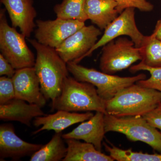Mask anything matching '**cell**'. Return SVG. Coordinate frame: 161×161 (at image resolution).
I'll list each match as a JSON object with an SVG mask.
<instances>
[{
  "label": "cell",
  "instance_id": "cell-1",
  "mask_svg": "<svg viewBox=\"0 0 161 161\" xmlns=\"http://www.w3.org/2000/svg\"><path fill=\"white\" fill-rule=\"evenodd\" d=\"M36 52L34 68L40 88L47 100L52 102L62 92L64 80L69 76L67 63L55 48L41 44L36 40L28 39Z\"/></svg>",
  "mask_w": 161,
  "mask_h": 161
},
{
  "label": "cell",
  "instance_id": "cell-2",
  "mask_svg": "<svg viewBox=\"0 0 161 161\" xmlns=\"http://www.w3.org/2000/svg\"><path fill=\"white\" fill-rule=\"evenodd\" d=\"M161 103V92L135 83L106 101V109L117 117L143 116Z\"/></svg>",
  "mask_w": 161,
  "mask_h": 161
},
{
  "label": "cell",
  "instance_id": "cell-3",
  "mask_svg": "<svg viewBox=\"0 0 161 161\" xmlns=\"http://www.w3.org/2000/svg\"><path fill=\"white\" fill-rule=\"evenodd\" d=\"M52 108L53 111H95L107 114L106 101L98 95L95 86L69 76L64 80L60 96L52 103Z\"/></svg>",
  "mask_w": 161,
  "mask_h": 161
},
{
  "label": "cell",
  "instance_id": "cell-4",
  "mask_svg": "<svg viewBox=\"0 0 161 161\" xmlns=\"http://www.w3.org/2000/svg\"><path fill=\"white\" fill-rule=\"evenodd\" d=\"M67 66L76 80L95 86L98 95L105 101L110 100L125 88L147 78L144 74L133 77H119L88 68L74 62L67 63Z\"/></svg>",
  "mask_w": 161,
  "mask_h": 161
},
{
  "label": "cell",
  "instance_id": "cell-5",
  "mask_svg": "<svg viewBox=\"0 0 161 161\" xmlns=\"http://www.w3.org/2000/svg\"><path fill=\"white\" fill-rule=\"evenodd\" d=\"M106 132H119L132 142H141L161 153V132L148 123L142 116L117 117L104 115Z\"/></svg>",
  "mask_w": 161,
  "mask_h": 161
},
{
  "label": "cell",
  "instance_id": "cell-6",
  "mask_svg": "<svg viewBox=\"0 0 161 161\" xmlns=\"http://www.w3.org/2000/svg\"><path fill=\"white\" fill-rule=\"evenodd\" d=\"M6 9L0 11V50L1 54L16 70L34 67L36 58L29 49L25 37L9 26Z\"/></svg>",
  "mask_w": 161,
  "mask_h": 161
},
{
  "label": "cell",
  "instance_id": "cell-7",
  "mask_svg": "<svg viewBox=\"0 0 161 161\" xmlns=\"http://www.w3.org/2000/svg\"><path fill=\"white\" fill-rule=\"evenodd\" d=\"M141 59L140 48L136 47L131 39L121 36L103 47L99 68L102 72L114 75Z\"/></svg>",
  "mask_w": 161,
  "mask_h": 161
},
{
  "label": "cell",
  "instance_id": "cell-8",
  "mask_svg": "<svg viewBox=\"0 0 161 161\" xmlns=\"http://www.w3.org/2000/svg\"><path fill=\"white\" fill-rule=\"evenodd\" d=\"M135 8L125 9L104 30L102 36L98 40L92 49L86 53L84 58L92 54L96 49L103 47L112 40L120 37H129L136 47L142 46L145 36L137 28L135 20Z\"/></svg>",
  "mask_w": 161,
  "mask_h": 161
},
{
  "label": "cell",
  "instance_id": "cell-9",
  "mask_svg": "<svg viewBox=\"0 0 161 161\" xmlns=\"http://www.w3.org/2000/svg\"><path fill=\"white\" fill-rule=\"evenodd\" d=\"M101 31L93 25H85L55 49L66 63L74 62L78 64L97 43Z\"/></svg>",
  "mask_w": 161,
  "mask_h": 161
},
{
  "label": "cell",
  "instance_id": "cell-10",
  "mask_svg": "<svg viewBox=\"0 0 161 161\" xmlns=\"http://www.w3.org/2000/svg\"><path fill=\"white\" fill-rule=\"evenodd\" d=\"M35 38L39 43L52 48H58L69 37L85 25L78 20L57 18L53 20H37Z\"/></svg>",
  "mask_w": 161,
  "mask_h": 161
},
{
  "label": "cell",
  "instance_id": "cell-11",
  "mask_svg": "<svg viewBox=\"0 0 161 161\" xmlns=\"http://www.w3.org/2000/svg\"><path fill=\"white\" fill-rule=\"evenodd\" d=\"M23 141L15 132L11 124H2L0 126V158L1 160L10 158L18 160L26 156H31L43 147Z\"/></svg>",
  "mask_w": 161,
  "mask_h": 161
},
{
  "label": "cell",
  "instance_id": "cell-12",
  "mask_svg": "<svg viewBox=\"0 0 161 161\" xmlns=\"http://www.w3.org/2000/svg\"><path fill=\"white\" fill-rule=\"evenodd\" d=\"M15 98L43 107L47 99L42 93L34 67L16 70L12 78Z\"/></svg>",
  "mask_w": 161,
  "mask_h": 161
},
{
  "label": "cell",
  "instance_id": "cell-13",
  "mask_svg": "<svg viewBox=\"0 0 161 161\" xmlns=\"http://www.w3.org/2000/svg\"><path fill=\"white\" fill-rule=\"evenodd\" d=\"M8 12L12 25L19 28L26 38L30 37L36 26L35 23L37 12L33 6V0H1Z\"/></svg>",
  "mask_w": 161,
  "mask_h": 161
},
{
  "label": "cell",
  "instance_id": "cell-14",
  "mask_svg": "<svg viewBox=\"0 0 161 161\" xmlns=\"http://www.w3.org/2000/svg\"><path fill=\"white\" fill-rule=\"evenodd\" d=\"M91 112L79 113L64 110H58L54 114L44 115L36 117L34 119L35 126L42 127L33 132L37 134L44 130H53L55 132H62L72 125L88 120L94 115Z\"/></svg>",
  "mask_w": 161,
  "mask_h": 161
},
{
  "label": "cell",
  "instance_id": "cell-15",
  "mask_svg": "<svg viewBox=\"0 0 161 161\" xmlns=\"http://www.w3.org/2000/svg\"><path fill=\"white\" fill-rule=\"evenodd\" d=\"M104 113L96 112L95 115L86 122H82L71 132L62 134L64 139L81 140L93 144L102 152L103 139L106 133L105 130Z\"/></svg>",
  "mask_w": 161,
  "mask_h": 161
},
{
  "label": "cell",
  "instance_id": "cell-16",
  "mask_svg": "<svg viewBox=\"0 0 161 161\" xmlns=\"http://www.w3.org/2000/svg\"><path fill=\"white\" fill-rule=\"evenodd\" d=\"M41 108L37 105L15 98L0 104V119L19 122L31 127L33 119L45 115Z\"/></svg>",
  "mask_w": 161,
  "mask_h": 161
},
{
  "label": "cell",
  "instance_id": "cell-17",
  "mask_svg": "<svg viewBox=\"0 0 161 161\" xmlns=\"http://www.w3.org/2000/svg\"><path fill=\"white\" fill-rule=\"evenodd\" d=\"M117 6L114 0H86L85 12L88 20L103 31L119 15Z\"/></svg>",
  "mask_w": 161,
  "mask_h": 161
},
{
  "label": "cell",
  "instance_id": "cell-18",
  "mask_svg": "<svg viewBox=\"0 0 161 161\" xmlns=\"http://www.w3.org/2000/svg\"><path fill=\"white\" fill-rule=\"evenodd\" d=\"M67 152L63 161H113L111 156L98 151L89 143L75 139H65Z\"/></svg>",
  "mask_w": 161,
  "mask_h": 161
},
{
  "label": "cell",
  "instance_id": "cell-19",
  "mask_svg": "<svg viewBox=\"0 0 161 161\" xmlns=\"http://www.w3.org/2000/svg\"><path fill=\"white\" fill-rule=\"evenodd\" d=\"M61 132H55L51 140L34 153L30 161H60L66 156L67 148Z\"/></svg>",
  "mask_w": 161,
  "mask_h": 161
},
{
  "label": "cell",
  "instance_id": "cell-20",
  "mask_svg": "<svg viewBox=\"0 0 161 161\" xmlns=\"http://www.w3.org/2000/svg\"><path fill=\"white\" fill-rule=\"evenodd\" d=\"M140 48L142 57L140 64L151 67H161V40L153 34L145 36Z\"/></svg>",
  "mask_w": 161,
  "mask_h": 161
},
{
  "label": "cell",
  "instance_id": "cell-21",
  "mask_svg": "<svg viewBox=\"0 0 161 161\" xmlns=\"http://www.w3.org/2000/svg\"><path fill=\"white\" fill-rule=\"evenodd\" d=\"M86 0H63L54 7L57 17L66 19L78 20L85 22L88 20L85 12Z\"/></svg>",
  "mask_w": 161,
  "mask_h": 161
},
{
  "label": "cell",
  "instance_id": "cell-22",
  "mask_svg": "<svg viewBox=\"0 0 161 161\" xmlns=\"http://www.w3.org/2000/svg\"><path fill=\"white\" fill-rule=\"evenodd\" d=\"M105 150L110 155L117 161H161V153L149 154L141 152H135L132 149L123 150L114 145L111 146L103 142Z\"/></svg>",
  "mask_w": 161,
  "mask_h": 161
},
{
  "label": "cell",
  "instance_id": "cell-23",
  "mask_svg": "<svg viewBox=\"0 0 161 161\" xmlns=\"http://www.w3.org/2000/svg\"><path fill=\"white\" fill-rule=\"evenodd\" d=\"M142 70L149 72L150 75V78L139 80L136 83L141 86L161 92V67H151L139 63L130 67V72L132 73Z\"/></svg>",
  "mask_w": 161,
  "mask_h": 161
},
{
  "label": "cell",
  "instance_id": "cell-24",
  "mask_svg": "<svg viewBox=\"0 0 161 161\" xmlns=\"http://www.w3.org/2000/svg\"><path fill=\"white\" fill-rule=\"evenodd\" d=\"M117 3L116 7L119 14H120L125 9L129 8H134L143 12H150L154 9L152 3L147 0H114Z\"/></svg>",
  "mask_w": 161,
  "mask_h": 161
},
{
  "label": "cell",
  "instance_id": "cell-25",
  "mask_svg": "<svg viewBox=\"0 0 161 161\" xmlns=\"http://www.w3.org/2000/svg\"><path fill=\"white\" fill-rule=\"evenodd\" d=\"M15 98V90L12 78L6 76L0 78V104L6 103Z\"/></svg>",
  "mask_w": 161,
  "mask_h": 161
},
{
  "label": "cell",
  "instance_id": "cell-26",
  "mask_svg": "<svg viewBox=\"0 0 161 161\" xmlns=\"http://www.w3.org/2000/svg\"><path fill=\"white\" fill-rule=\"evenodd\" d=\"M142 116L148 123L159 130L161 132V103L154 109Z\"/></svg>",
  "mask_w": 161,
  "mask_h": 161
},
{
  "label": "cell",
  "instance_id": "cell-27",
  "mask_svg": "<svg viewBox=\"0 0 161 161\" xmlns=\"http://www.w3.org/2000/svg\"><path fill=\"white\" fill-rule=\"evenodd\" d=\"M16 69L9 63L2 54H0V75L12 78L14 75Z\"/></svg>",
  "mask_w": 161,
  "mask_h": 161
},
{
  "label": "cell",
  "instance_id": "cell-28",
  "mask_svg": "<svg viewBox=\"0 0 161 161\" xmlns=\"http://www.w3.org/2000/svg\"><path fill=\"white\" fill-rule=\"evenodd\" d=\"M152 34L157 39L161 41V18L157 22Z\"/></svg>",
  "mask_w": 161,
  "mask_h": 161
}]
</instances>
